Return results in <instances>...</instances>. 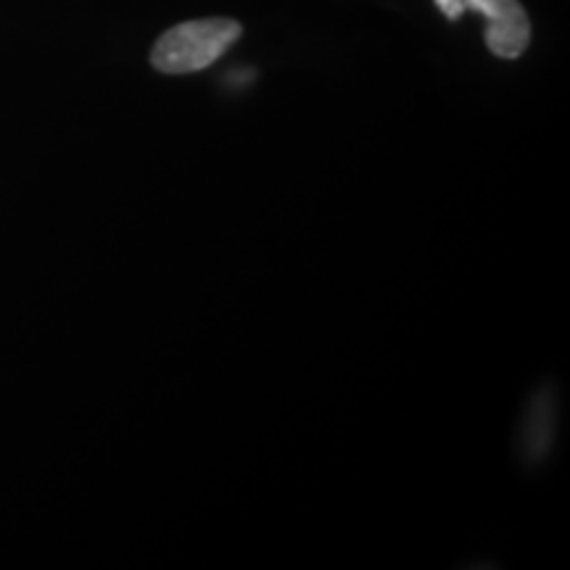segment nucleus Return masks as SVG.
Masks as SVG:
<instances>
[{
  "instance_id": "nucleus-3",
  "label": "nucleus",
  "mask_w": 570,
  "mask_h": 570,
  "mask_svg": "<svg viewBox=\"0 0 570 570\" xmlns=\"http://www.w3.org/2000/svg\"><path fill=\"white\" fill-rule=\"evenodd\" d=\"M436 6L441 9V13H444V17L452 19V21L462 19V13L468 11L465 0H436Z\"/></svg>"
},
{
  "instance_id": "nucleus-1",
  "label": "nucleus",
  "mask_w": 570,
  "mask_h": 570,
  "mask_svg": "<svg viewBox=\"0 0 570 570\" xmlns=\"http://www.w3.org/2000/svg\"><path fill=\"white\" fill-rule=\"evenodd\" d=\"M244 35L235 19H196L183 21L156 40L151 51L154 69L161 75H194L223 59V53Z\"/></svg>"
},
{
  "instance_id": "nucleus-2",
  "label": "nucleus",
  "mask_w": 570,
  "mask_h": 570,
  "mask_svg": "<svg viewBox=\"0 0 570 570\" xmlns=\"http://www.w3.org/2000/svg\"><path fill=\"white\" fill-rule=\"evenodd\" d=\"M470 11H479L487 19L489 51L499 59H520L531 42L529 13L518 0H465Z\"/></svg>"
}]
</instances>
